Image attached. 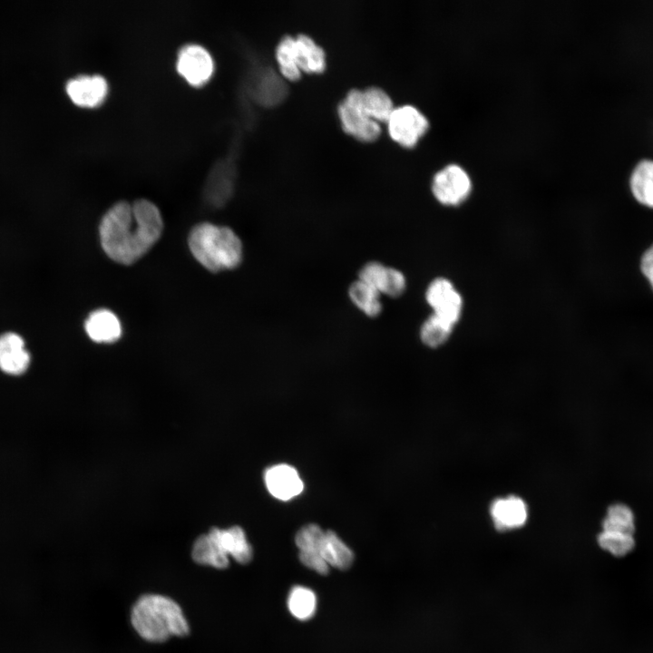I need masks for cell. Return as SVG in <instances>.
Segmentation results:
<instances>
[{"mask_svg":"<svg viewBox=\"0 0 653 653\" xmlns=\"http://www.w3.org/2000/svg\"><path fill=\"white\" fill-rule=\"evenodd\" d=\"M163 220L158 207L146 199L114 203L99 225L102 248L113 261L131 265L159 240Z\"/></svg>","mask_w":653,"mask_h":653,"instance_id":"obj_1","label":"cell"},{"mask_svg":"<svg viewBox=\"0 0 653 653\" xmlns=\"http://www.w3.org/2000/svg\"><path fill=\"white\" fill-rule=\"evenodd\" d=\"M131 620L136 632L150 642H163L171 636L184 637L190 632L181 608L163 595L140 597L132 609Z\"/></svg>","mask_w":653,"mask_h":653,"instance_id":"obj_2","label":"cell"},{"mask_svg":"<svg viewBox=\"0 0 653 653\" xmlns=\"http://www.w3.org/2000/svg\"><path fill=\"white\" fill-rule=\"evenodd\" d=\"M188 244L198 262L212 272L233 269L242 261V242L229 227L198 224L190 230Z\"/></svg>","mask_w":653,"mask_h":653,"instance_id":"obj_3","label":"cell"},{"mask_svg":"<svg viewBox=\"0 0 653 653\" xmlns=\"http://www.w3.org/2000/svg\"><path fill=\"white\" fill-rule=\"evenodd\" d=\"M431 190L440 204L456 207L470 197L473 181L470 174L463 166L450 163L434 173L431 182Z\"/></svg>","mask_w":653,"mask_h":653,"instance_id":"obj_4","label":"cell"},{"mask_svg":"<svg viewBox=\"0 0 653 653\" xmlns=\"http://www.w3.org/2000/svg\"><path fill=\"white\" fill-rule=\"evenodd\" d=\"M386 125L395 142L404 148H413L427 132L429 121L417 107L404 104L395 107Z\"/></svg>","mask_w":653,"mask_h":653,"instance_id":"obj_5","label":"cell"},{"mask_svg":"<svg viewBox=\"0 0 653 653\" xmlns=\"http://www.w3.org/2000/svg\"><path fill=\"white\" fill-rule=\"evenodd\" d=\"M424 297L432 314L455 326L463 311V298L449 278L438 277L433 279L426 288Z\"/></svg>","mask_w":653,"mask_h":653,"instance_id":"obj_6","label":"cell"},{"mask_svg":"<svg viewBox=\"0 0 653 653\" xmlns=\"http://www.w3.org/2000/svg\"><path fill=\"white\" fill-rule=\"evenodd\" d=\"M176 69L189 84L200 87L211 78L214 61L204 46L199 44H187L178 53Z\"/></svg>","mask_w":653,"mask_h":653,"instance_id":"obj_7","label":"cell"},{"mask_svg":"<svg viewBox=\"0 0 653 653\" xmlns=\"http://www.w3.org/2000/svg\"><path fill=\"white\" fill-rule=\"evenodd\" d=\"M337 115L343 131L359 141L373 142L381 134L380 123L371 119L348 94L339 102Z\"/></svg>","mask_w":653,"mask_h":653,"instance_id":"obj_8","label":"cell"},{"mask_svg":"<svg viewBox=\"0 0 653 653\" xmlns=\"http://www.w3.org/2000/svg\"><path fill=\"white\" fill-rule=\"evenodd\" d=\"M358 279L375 288L381 295L391 297L401 296L406 289L404 274L379 261H369L359 271Z\"/></svg>","mask_w":653,"mask_h":653,"instance_id":"obj_9","label":"cell"},{"mask_svg":"<svg viewBox=\"0 0 653 653\" xmlns=\"http://www.w3.org/2000/svg\"><path fill=\"white\" fill-rule=\"evenodd\" d=\"M65 89L68 96L76 105L96 108L105 101L109 93V84L101 74H82L70 79Z\"/></svg>","mask_w":653,"mask_h":653,"instance_id":"obj_10","label":"cell"},{"mask_svg":"<svg viewBox=\"0 0 653 653\" xmlns=\"http://www.w3.org/2000/svg\"><path fill=\"white\" fill-rule=\"evenodd\" d=\"M31 364V355L24 337L15 332L0 334V370L9 375H21Z\"/></svg>","mask_w":653,"mask_h":653,"instance_id":"obj_11","label":"cell"},{"mask_svg":"<svg viewBox=\"0 0 653 653\" xmlns=\"http://www.w3.org/2000/svg\"><path fill=\"white\" fill-rule=\"evenodd\" d=\"M266 486L271 495L281 501H288L300 494L304 484L295 468L288 464H278L268 468L264 474Z\"/></svg>","mask_w":653,"mask_h":653,"instance_id":"obj_12","label":"cell"},{"mask_svg":"<svg viewBox=\"0 0 653 653\" xmlns=\"http://www.w3.org/2000/svg\"><path fill=\"white\" fill-rule=\"evenodd\" d=\"M233 188L232 170L227 162H217L206 180L204 200L210 207L220 208L230 199Z\"/></svg>","mask_w":653,"mask_h":653,"instance_id":"obj_13","label":"cell"},{"mask_svg":"<svg viewBox=\"0 0 653 653\" xmlns=\"http://www.w3.org/2000/svg\"><path fill=\"white\" fill-rule=\"evenodd\" d=\"M346 94L378 123H386L395 109L389 94L379 87H368L365 90L352 89Z\"/></svg>","mask_w":653,"mask_h":653,"instance_id":"obj_14","label":"cell"},{"mask_svg":"<svg viewBox=\"0 0 653 653\" xmlns=\"http://www.w3.org/2000/svg\"><path fill=\"white\" fill-rule=\"evenodd\" d=\"M323 534L319 526L310 523L302 527L295 537L300 561L316 572L322 571L326 567V561L320 554Z\"/></svg>","mask_w":653,"mask_h":653,"instance_id":"obj_15","label":"cell"},{"mask_svg":"<svg viewBox=\"0 0 653 653\" xmlns=\"http://www.w3.org/2000/svg\"><path fill=\"white\" fill-rule=\"evenodd\" d=\"M491 516L497 530H513L525 523L528 516L527 506L516 496L497 499L491 506Z\"/></svg>","mask_w":653,"mask_h":653,"instance_id":"obj_16","label":"cell"},{"mask_svg":"<svg viewBox=\"0 0 653 653\" xmlns=\"http://www.w3.org/2000/svg\"><path fill=\"white\" fill-rule=\"evenodd\" d=\"M87 336L97 343H112L122 336L118 317L109 309H97L89 314L84 322Z\"/></svg>","mask_w":653,"mask_h":653,"instance_id":"obj_17","label":"cell"},{"mask_svg":"<svg viewBox=\"0 0 653 653\" xmlns=\"http://www.w3.org/2000/svg\"><path fill=\"white\" fill-rule=\"evenodd\" d=\"M210 533L216 539L224 552L229 557L231 556L237 562L246 564L252 560V547L240 527L213 528Z\"/></svg>","mask_w":653,"mask_h":653,"instance_id":"obj_18","label":"cell"},{"mask_svg":"<svg viewBox=\"0 0 653 653\" xmlns=\"http://www.w3.org/2000/svg\"><path fill=\"white\" fill-rule=\"evenodd\" d=\"M295 54L301 73L319 74L326 70V53L310 36L298 34L295 37Z\"/></svg>","mask_w":653,"mask_h":653,"instance_id":"obj_19","label":"cell"},{"mask_svg":"<svg viewBox=\"0 0 653 653\" xmlns=\"http://www.w3.org/2000/svg\"><path fill=\"white\" fill-rule=\"evenodd\" d=\"M320 554L328 566L347 570L354 561L352 550L332 531H324Z\"/></svg>","mask_w":653,"mask_h":653,"instance_id":"obj_20","label":"cell"},{"mask_svg":"<svg viewBox=\"0 0 653 653\" xmlns=\"http://www.w3.org/2000/svg\"><path fill=\"white\" fill-rule=\"evenodd\" d=\"M191 555L197 563L217 569H225L229 563V556L210 532L200 536L195 541Z\"/></svg>","mask_w":653,"mask_h":653,"instance_id":"obj_21","label":"cell"},{"mask_svg":"<svg viewBox=\"0 0 653 653\" xmlns=\"http://www.w3.org/2000/svg\"><path fill=\"white\" fill-rule=\"evenodd\" d=\"M348 297L351 302L369 317H375L382 312V295L375 288L360 279L350 285Z\"/></svg>","mask_w":653,"mask_h":653,"instance_id":"obj_22","label":"cell"},{"mask_svg":"<svg viewBox=\"0 0 653 653\" xmlns=\"http://www.w3.org/2000/svg\"><path fill=\"white\" fill-rule=\"evenodd\" d=\"M630 188L635 199L641 204L653 208V161H641L634 169Z\"/></svg>","mask_w":653,"mask_h":653,"instance_id":"obj_23","label":"cell"},{"mask_svg":"<svg viewBox=\"0 0 653 653\" xmlns=\"http://www.w3.org/2000/svg\"><path fill=\"white\" fill-rule=\"evenodd\" d=\"M454 326L431 314L421 325L420 339L428 347L437 348L446 343Z\"/></svg>","mask_w":653,"mask_h":653,"instance_id":"obj_24","label":"cell"},{"mask_svg":"<svg viewBox=\"0 0 653 653\" xmlns=\"http://www.w3.org/2000/svg\"><path fill=\"white\" fill-rule=\"evenodd\" d=\"M287 603L290 613L299 620L311 619L317 609L315 592L304 586L293 587L289 591Z\"/></svg>","mask_w":653,"mask_h":653,"instance_id":"obj_25","label":"cell"},{"mask_svg":"<svg viewBox=\"0 0 653 653\" xmlns=\"http://www.w3.org/2000/svg\"><path fill=\"white\" fill-rule=\"evenodd\" d=\"M276 60L283 77L288 81H297L301 77L296 60L295 37L284 36L277 45Z\"/></svg>","mask_w":653,"mask_h":653,"instance_id":"obj_26","label":"cell"},{"mask_svg":"<svg viewBox=\"0 0 653 653\" xmlns=\"http://www.w3.org/2000/svg\"><path fill=\"white\" fill-rule=\"evenodd\" d=\"M602 531H617L634 534V514L629 507L622 503H616L609 507L602 522Z\"/></svg>","mask_w":653,"mask_h":653,"instance_id":"obj_27","label":"cell"},{"mask_svg":"<svg viewBox=\"0 0 653 653\" xmlns=\"http://www.w3.org/2000/svg\"><path fill=\"white\" fill-rule=\"evenodd\" d=\"M599 545L616 557H622L629 553L635 547L633 535L602 531L598 536Z\"/></svg>","mask_w":653,"mask_h":653,"instance_id":"obj_28","label":"cell"},{"mask_svg":"<svg viewBox=\"0 0 653 653\" xmlns=\"http://www.w3.org/2000/svg\"><path fill=\"white\" fill-rule=\"evenodd\" d=\"M640 270L653 289V245L643 253L640 259Z\"/></svg>","mask_w":653,"mask_h":653,"instance_id":"obj_29","label":"cell"}]
</instances>
